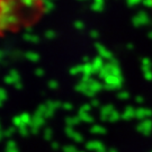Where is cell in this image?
<instances>
[{"instance_id": "1", "label": "cell", "mask_w": 152, "mask_h": 152, "mask_svg": "<svg viewBox=\"0 0 152 152\" xmlns=\"http://www.w3.org/2000/svg\"><path fill=\"white\" fill-rule=\"evenodd\" d=\"M48 0H0V37L33 27L46 11Z\"/></svg>"}, {"instance_id": "2", "label": "cell", "mask_w": 152, "mask_h": 152, "mask_svg": "<svg viewBox=\"0 0 152 152\" xmlns=\"http://www.w3.org/2000/svg\"><path fill=\"white\" fill-rule=\"evenodd\" d=\"M150 4H151V9H152V0H150Z\"/></svg>"}]
</instances>
